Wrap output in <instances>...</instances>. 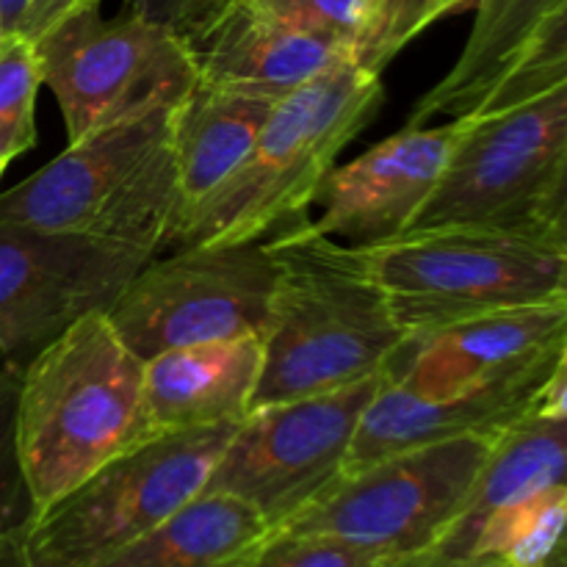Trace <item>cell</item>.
<instances>
[{"mask_svg":"<svg viewBox=\"0 0 567 567\" xmlns=\"http://www.w3.org/2000/svg\"><path fill=\"white\" fill-rule=\"evenodd\" d=\"M275 260L264 365L252 410L336 391L385 371L408 332L363 255L293 216L264 241Z\"/></svg>","mask_w":567,"mask_h":567,"instance_id":"cell-1","label":"cell"},{"mask_svg":"<svg viewBox=\"0 0 567 567\" xmlns=\"http://www.w3.org/2000/svg\"><path fill=\"white\" fill-rule=\"evenodd\" d=\"M155 435L144 363L103 310L75 321L22 369L17 437L33 518Z\"/></svg>","mask_w":567,"mask_h":567,"instance_id":"cell-2","label":"cell"},{"mask_svg":"<svg viewBox=\"0 0 567 567\" xmlns=\"http://www.w3.org/2000/svg\"><path fill=\"white\" fill-rule=\"evenodd\" d=\"M42 89L37 50L20 33L0 39V161L9 164L37 142V94Z\"/></svg>","mask_w":567,"mask_h":567,"instance_id":"cell-24","label":"cell"},{"mask_svg":"<svg viewBox=\"0 0 567 567\" xmlns=\"http://www.w3.org/2000/svg\"><path fill=\"white\" fill-rule=\"evenodd\" d=\"M150 258L125 244L0 225V365L22 371L83 316L105 313Z\"/></svg>","mask_w":567,"mask_h":567,"instance_id":"cell-12","label":"cell"},{"mask_svg":"<svg viewBox=\"0 0 567 567\" xmlns=\"http://www.w3.org/2000/svg\"><path fill=\"white\" fill-rule=\"evenodd\" d=\"M0 567H31L20 548V532L0 540Z\"/></svg>","mask_w":567,"mask_h":567,"instance_id":"cell-31","label":"cell"},{"mask_svg":"<svg viewBox=\"0 0 567 567\" xmlns=\"http://www.w3.org/2000/svg\"><path fill=\"white\" fill-rule=\"evenodd\" d=\"M567 413L535 410L491 443L468 498L449 529L421 554L382 567H446L474 557L482 526L504 507L554 485H565Z\"/></svg>","mask_w":567,"mask_h":567,"instance_id":"cell-18","label":"cell"},{"mask_svg":"<svg viewBox=\"0 0 567 567\" xmlns=\"http://www.w3.org/2000/svg\"><path fill=\"white\" fill-rule=\"evenodd\" d=\"M175 103L127 114L0 194V225L166 252L177 225Z\"/></svg>","mask_w":567,"mask_h":567,"instance_id":"cell-4","label":"cell"},{"mask_svg":"<svg viewBox=\"0 0 567 567\" xmlns=\"http://www.w3.org/2000/svg\"><path fill=\"white\" fill-rule=\"evenodd\" d=\"M474 6L476 0H365L363 28L352 59L382 75V70L432 22L463 14Z\"/></svg>","mask_w":567,"mask_h":567,"instance_id":"cell-23","label":"cell"},{"mask_svg":"<svg viewBox=\"0 0 567 567\" xmlns=\"http://www.w3.org/2000/svg\"><path fill=\"white\" fill-rule=\"evenodd\" d=\"M197 81L280 100L352 50L271 14L258 0H219L177 28Z\"/></svg>","mask_w":567,"mask_h":567,"instance_id":"cell-16","label":"cell"},{"mask_svg":"<svg viewBox=\"0 0 567 567\" xmlns=\"http://www.w3.org/2000/svg\"><path fill=\"white\" fill-rule=\"evenodd\" d=\"M543 567H567V563H565V546H563V548H559V551H557V554H554V557H551V559H548V563H546V565H543Z\"/></svg>","mask_w":567,"mask_h":567,"instance_id":"cell-33","label":"cell"},{"mask_svg":"<svg viewBox=\"0 0 567 567\" xmlns=\"http://www.w3.org/2000/svg\"><path fill=\"white\" fill-rule=\"evenodd\" d=\"M238 424L158 432L127 449L20 532L31 567H92L205 491Z\"/></svg>","mask_w":567,"mask_h":567,"instance_id":"cell-7","label":"cell"},{"mask_svg":"<svg viewBox=\"0 0 567 567\" xmlns=\"http://www.w3.org/2000/svg\"><path fill=\"white\" fill-rule=\"evenodd\" d=\"M103 0H28V9L14 33L25 37L28 42H37L50 28L59 25L61 20H66V17L78 14L83 9H94Z\"/></svg>","mask_w":567,"mask_h":567,"instance_id":"cell-28","label":"cell"},{"mask_svg":"<svg viewBox=\"0 0 567 567\" xmlns=\"http://www.w3.org/2000/svg\"><path fill=\"white\" fill-rule=\"evenodd\" d=\"M258 3L280 20L332 39L354 53L363 28L365 0H258Z\"/></svg>","mask_w":567,"mask_h":567,"instance_id":"cell-27","label":"cell"},{"mask_svg":"<svg viewBox=\"0 0 567 567\" xmlns=\"http://www.w3.org/2000/svg\"><path fill=\"white\" fill-rule=\"evenodd\" d=\"M567 347V299L471 316L404 338L385 380L432 399L496 377L548 349Z\"/></svg>","mask_w":567,"mask_h":567,"instance_id":"cell-17","label":"cell"},{"mask_svg":"<svg viewBox=\"0 0 567 567\" xmlns=\"http://www.w3.org/2000/svg\"><path fill=\"white\" fill-rule=\"evenodd\" d=\"M33 50L70 144L142 109L177 103L197 81L177 31L125 6L114 17L100 6L78 11Z\"/></svg>","mask_w":567,"mask_h":567,"instance_id":"cell-9","label":"cell"},{"mask_svg":"<svg viewBox=\"0 0 567 567\" xmlns=\"http://www.w3.org/2000/svg\"><path fill=\"white\" fill-rule=\"evenodd\" d=\"M25 9L28 0H0V31H3V37L17 31Z\"/></svg>","mask_w":567,"mask_h":567,"instance_id":"cell-30","label":"cell"},{"mask_svg":"<svg viewBox=\"0 0 567 567\" xmlns=\"http://www.w3.org/2000/svg\"><path fill=\"white\" fill-rule=\"evenodd\" d=\"M275 103L277 100L271 97L203 81H194V86L177 100L172 111L177 225L244 164Z\"/></svg>","mask_w":567,"mask_h":567,"instance_id":"cell-20","label":"cell"},{"mask_svg":"<svg viewBox=\"0 0 567 567\" xmlns=\"http://www.w3.org/2000/svg\"><path fill=\"white\" fill-rule=\"evenodd\" d=\"M540 408L567 413V347L548 349L502 374L432 399L413 396L382 377L360 415L343 474L430 443L457 437L496 441Z\"/></svg>","mask_w":567,"mask_h":567,"instance_id":"cell-13","label":"cell"},{"mask_svg":"<svg viewBox=\"0 0 567 567\" xmlns=\"http://www.w3.org/2000/svg\"><path fill=\"white\" fill-rule=\"evenodd\" d=\"M271 529L249 504L203 491L131 546L92 567H244Z\"/></svg>","mask_w":567,"mask_h":567,"instance_id":"cell-21","label":"cell"},{"mask_svg":"<svg viewBox=\"0 0 567 567\" xmlns=\"http://www.w3.org/2000/svg\"><path fill=\"white\" fill-rule=\"evenodd\" d=\"M449 225L567 238V83L509 109L465 116L408 230Z\"/></svg>","mask_w":567,"mask_h":567,"instance_id":"cell-6","label":"cell"},{"mask_svg":"<svg viewBox=\"0 0 567 567\" xmlns=\"http://www.w3.org/2000/svg\"><path fill=\"white\" fill-rule=\"evenodd\" d=\"M446 567H507V563L502 557H468Z\"/></svg>","mask_w":567,"mask_h":567,"instance_id":"cell-32","label":"cell"},{"mask_svg":"<svg viewBox=\"0 0 567 567\" xmlns=\"http://www.w3.org/2000/svg\"><path fill=\"white\" fill-rule=\"evenodd\" d=\"M491 443L457 437L377 460L343 474L269 537H324L380 554L385 565L415 557L460 513Z\"/></svg>","mask_w":567,"mask_h":567,"instance_id":"cell-8","label":"cell"},{"mask_svg":"<svg viewBox=\"0 0 567 567\" xmlns=\"http://www.w3.org/2000/svg\"><path fill=\"white\" fill-rule=\"evenodd\" d=\"M22 371L0 365V540L25 529L33 518L31 493L20 460L17 404Z\"/></svg>","mask_w":567,"mask_h":567,"instance_id":"cell-25","label":"cell"},{"mask_svg":"<svg viewBox=\"0 0 567 567\" xmlns=\"http://www.w3.org/2000/svg\"><path fill=\"white\" fill-rule=\"evenodd\" d=\"M0 39H3V31H0Z\"/></svg>","mask_w":567,"mask_h":567,"instance_id":"cell-35","label":"cell"},{"mask_svg":"<svg viewBox=\"0 0 567 567\" xmlns=\"http://www.w3.org/2000/svg\"><path fill=\"white\" fill-rule=\"evenodd\" d=\"M474 11L463 53L408 125L491 114L567 83V0H476Z\"/></svg>","mask_w":567,"mask_h":567,"instance_id":"cell-14","label":"cell"},{"mask_svg":"<svg viewBox=\"0 0 567 567\" xmlns=\"http://www.w3.org/2000/svg\"><path fill=\"white\" fill-rule=\"evenodd\" d=\"M377 72L343 59L280 97L244 164L177 225L166 249L260 241L313 208L341 150L380 111Z\"/></svg>","mask_w":567,"mask_h":567,"instance_id":"cell-3","label":"cell"},{"mask_svg":"<svg viewBox=\"0 0 567 567\" xmlns=\"http://www.w3.org/2000/svg\"><path fill=\"white\" fill-rule=\"evenodd\" d=\"M358 249L408 336L493 310L567 299V238L449 225Z\"/></svg>","mask_w":567,"mask_h":567,"instance_id":"cell-5","label":"cell"},{"mask_svg":"<svg viewBox=\"0 0 567 567\" xmlns=\"http://www.w3.org/2000/svg\"><path fill=\"white\" fill-rule=\"evenodd\" d=\"M264 365L260 336L197 343L144 360V399L158 432L241 424Z\"/></svg>","mask_w":567,"mask_h":567,"instance_id":"cell-19","label":"cell"},{"mask_svg":"<svg viewBox=\"0 0 567 567\" xmlns=\"http://www.w3.org/2000/svg\"><path fill=\"white\" fill-rule=\"evenodd\" d=\"M385 371L352 385L255 408L227 441L205 491L241 498L275 532L343 476L354 430Z\"/></svg>","mask_w":567,"mask_h":567,"instance_id":"cell-11","label":"cell"},{"mask_svg":"<svg viewBox=\"0 0 567 567\" xmlns=\"http://www.w3.org/2000/svg\"><path fill=\"white\" fill-rule=\"evenodd\" d=\"M565 520L567 485H554L491 515L474 557H502L507 567H543L563 548Z\"/></svg>","mask_w":567,"mask_h":567,"instance_id":"cell-22","label":"cell"},{"mask_svg":"<svg viewBox=\"0 0 567 567\" xmlns=\"http://www.w3.org/2000/svg\"><path fill=\"white\" fill-rule=\"evenodd\" d=\"M216 3L219 0H122L125 9L138 11L142 17L161 22V25H169L172 31L194 22L205 11L214 9Z\"/></svg>","mask_w":567,"mask_h":567,"instance_id":"cell-29","label":"cell"},{"mask_svg":"<svg viewBox=\"0 0 567 567\" xmlns=\"http://www.w3.org/2000/svg\"><path fill=\"white\" fill-rule=\"evenodd\" d=\"M6 166H9V164H3V161H0V177H3V169H6Z\"/></svg>","mask_w":567,"mask_h":567,"instance_id":"cell-34","label":"cell"},{"mask_svg":"<svg viewBox=\"0 0 567 567\" xmlns=\"http://www.w3.org/2000/svg\"><path fill=\"white\" fill-rule=\"evenodd\" d=\"M463 120L408 125L343 166H332L316 192V230L352 247L388 241L413 225L435 188Z\"/></svg>","mask_w":567,"mask_h":567,"instance_id":"cell-15","label":"cell"},{"mask_svg":"<svg viewBox=\"0 0 567 567\" xmlns=\"http://www.w3.org/2000/svg\"><path fill=\"white\" fill-rule=\"evenodd\" d=\"M385 559L365 548L324 537H269L244 567H382Z\"/></svg>","mask_w":567,"mask_h":567,"instance_id":"cell-26","label":"cell"},{"mask_svg":"<svg viewBox=\"0 0 567 567\" xmlns=\"http://www.w3.org/2000/svg\"><path fill=\"white\" fill-rule=\"evenodd\" d=\"M275 260L264 241L153 255L105 310L138 360L197 343L264 336Z\"/></svg>","mask_w":567,"mask_h":567,"instance_id":"cell-10","label":"cell"}]
</instances>
